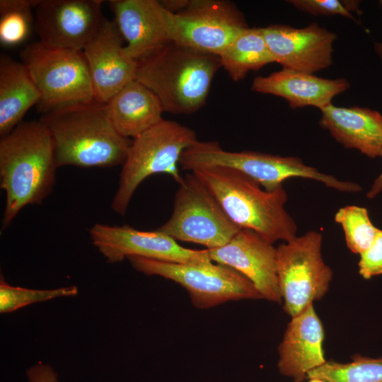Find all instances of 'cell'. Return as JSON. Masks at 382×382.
Returning <instances> with one entry per match:
<instances>
[{"instance_id":"1","label":"cell","mask_w":382,"mask_h":382,"mask_svg":"<svg viewBox=\"0 0 382 382\" xmlns=\"http://www.w3.org/2000/svg\"><path fill=\"white\" fill-rule=\"evenodd\" d=\"M56 161L51 134L39 120L19 123L0 139V187L6 193L1 230L29 204H41L55 185Z\"/></svg>"},{"instance_id":"2","label":"cell","mask_w":382,"mask_h":382,"mask_svg":"<svg viewBox=\"0 0 382 382\" xmlns=\"http://www.w3.org/2000/svg\"><path fill=\"white\" fill-rule=\"evenodd\" d=\"M58 168H111L123 165L132 139L120 134L106 103L97 101L42 115Z\"/></svg>"},{"instance_id":"3","label":"cell","mask_w":382,"mask_h":382,"mask_svg":"<svg viewBox=\"0 0 382 382\" xmlns=\"http://www.w3.org/2000/svg\"><path fill=\"white\" fill-rule=\"evenodd\" d=\"M228 218L240 228L254 231L270 243L296 237L297 226L284 208L283 185L272 190L233 168L214 166L194 170Z\"/></svg>"},{"instance_id":"4","label":"cell","mask_w":382,"mask_h":382,"mask_svg":"<svg viewBox=\"0 0 382 382\" xmlns=\"http://www.w3.org/2000/svg\"><path fill=\"white\" fill-rule=\"evenodd\" d=\"M220 67L219 56L170 42L138 62L136 80L155 93L164 112L189 115L205 104Z\"/></svg>"},{"instance_id":"5","label":"cell","mask_w":382,"mask_h":382,"mask_svg":"<svg viewBox=\"0 0 382 382\" xmlns=\"http://www.w3.org/2000/svg\"><path fill=\"white\" fill-rule=\"evenodd\" d=\"M179 165L183 170L221 166L238 170L259 183L265 190L272 191L291 178L312 179L327 187L345 192H357V183L342 181L320 172L303 163L299 157L281 156L252 151H228L216 141H199L183 153Z\"/></svg>"},{"instance_id":"6","label":"cell","mask_w":382,"mask_h":382,"mask_svg":"<svg viewBox=\"0 0 382 382\" xmlns=\"http://www.w3.org/2000/svg\"><path fill=\"white\" fill-rule=\"evenodd\" d=\"M197 141L192 129L164 119L133 139L112 201L113 211L124 215L137 188L150 175L166 173L179 184L180 157Z\"/></svg>"},{"instance_id":"7","label":"cell","mask_w":382,"mask_h":382,"mask_svg":"<svg viewBox=\"0 0 382 382\" xmlns=\"http://www.w3.org/2000/svg\"><path fill=\"white\" fill-rule=\"evenodd\" d=\"M20 58L40 93L36 108L42 115L96 101L83 51L49 47L36 41L21 51Z\"/></svg>"},{"instance_id":"8","label":"cell","mask_w":382,"mask_h":382,"mask_svg":"<svg viewBox=\"0 0 382 382\" xmlns=\"http://www.w3.org/2000/svg\"><path fill=\"white\" fill-rule=\"evenodd\" d=\"M127 259L139 272L160 276L181 285L198 308H209L229 301L263 299L254 284L239 272L212 261L179 263L139 256Z\"/></svg>"},{"instance_id":"9","label":"cell","mask_w":382,"mask_h":382,"mask_svg":"<svg viewBox=\"0 0 382 382\" xmlns=\"http://www.w3.org/2000/svg\"><path fill=\"white\" fill-rule=\"evenodd\" d=\"M241 229L192 172L183 177L175 195L173 213L157 228L176 241L200 244L208 250L225 245Z\"/></svg>"},{"instance_id":"10","label":"cell","mask_w":382,"mask_h":382,"mask_svg":"<svg viewBox=\"0 0 382 382\" xmlns=\"http://www.w3.org/2000/svg\"><path fill=\"white\" fill-rule=\"evenodd\" d=\"M323 236L309 231L277 248V270L284 309L293 317L328 291L332 277L324 262Z\"/></svg>"},{"instance_id":"11","label":"cell","mask_w":382,"mask_h":382,"mask_svg":"<svg viewBox=\"0 0 382 382\" xmlns=\"http://www.w3.org/2000/svg\"><path fill=\"white\" fill-rule=\"evenodd\" d=\"M243 13L232 3L221 0H189L174 13L172 42L219 56L248 28Z\"/></svg>"},{"instance_id":"12","label":"cell","mask_w":382,"mask_h":382,"mask_svg":"<svg viewBox=\"0 0 382 382\" xmlns=\"http://www.w3.org/2000/svg\"><path fill=\"white\" fill-rule=\"evenodd\" d=\"M88 232L93 245L109 263L122 262L129 256L179 263L212 261L207 249L184 248L157 229L146 231L127 225L96 224Z\"/></svg>"},{"instance_id":"13","label":"cell","mask_w":382,"mask_h":382,"mask_svg":"<svg viewBox=\"0 0 382 382\" xmlns=\"http://www.w3.org/2000/svg\"><path fill=\"white\" fill-rule=\"evenodd\" d=\"M102 0H40L33 29L39 42L57 49L83 51L105 17Z\"/></svg>"},{"instance_id":"14","label":"cell","mask_w":382,"mask_h":382,"mask_svg":"<svg viewBox=\"0 0 382 382\" xmlns=\"http://www.w3.org/2000/svg\"><path fill=\"white\" fill-rule=\"evenodd\" d=\"M110 8L127 45V53L139 62L172 42L174 13L155 0H112Z\"/></svg>"},{"instance_id":"15","label":"cell","mask_w":382,"mask_h":382,"mask_svg":"<svg viewBox=\"0 0 382 382\" xmlns=\"http://www.w3.org/2000/svg\"><path fill=\"white\" fill-rule=\"evenodd\" d=\"M124 39L114 21L105 18L98 32L86 45V58L95 100L107 103L136 79L138 62L125 51Z\"/></svg>"},{"instance_id":"16","label":"cell","mask_w":382,"mask_h":382,"mask_svg":"<svg viewBox=\"0 0 382 382\" xmlns=\"http://www.w3.org/2000/svg\"><path fill=\"white\" fill-rule=\"evenodd\" d=\"M212 262L230 267L248 279L263 299L281 303L277 248L254 231L241 228L225 245L208 250Z\"/></svg>"},{"instance_id":"17","label":"cell","mask_w":382,"mask_h":382,"mask_svg":"<svg viewBox=\"0 0 382 382\" xmlns=\"http://www.w3.org/2000/svg\"><path fill=\"white\" fill-rule=\"evenodd\" d=\"M261 30L275 62L284 69L313 74L332 64L337 37L316 23L303 28L270 25Z\"/></svg>"},{"instance_id":"18","label":"cell","mask_w":382,"mask_h":382,"mask_svg":"<svg viewBox=\"0 0 382 382\" xmlns=\"http://www.w3.org/2000/svg\"><path fill=\"white\" fill-rule=\"evenodd\" d=\"M324 329L313 303L291 317L279 352L277 367L279 373L294 382L308 379V374L323 365Z\"/></svg>"},{"instance_id":"19","label":"cell","mask_w":382,"mask_h":382,"mask_svg":"<svg viewBox=\"0 0 382 382\" xmlns=\"http://www.w3.org/2000/svg\"><path fill=\"white\" fill-rule=\"evenodd\" d=\"M349 86V81L343 78L328 79L283 68L268 76L255 77L251 89L257 93L282 97L294 109L314 106L321 110Z\"/></svg>"},{"instance_id":"20","label":"cell","mask_w":382,"mask_h":382,"mask_svg":"<svg viewBox=\"0 0 382 382\" xmlns=\"http://www.w3.org/2000/svg\"><path fill=\"white\" fill-rule=\"evenodd\" d=\"M320 111V125L344 146L370 158L382 157V115L379 112L332 103Z\"/></svg>"},{"instance_id":"21","label":"cell","mask_w":382,"mask_h":382,"mask_svg":"<svg viewBox=\"0 0 382 382\" xmlns=\"http://www.w3.org/2000/svg\"><path fill=\"white\" fill-rule=\"evenodd\" d=\"M106 105L114 127L126 138L134 139L163 120L164 110L158 97L136 79Z\"/></svg>"},{"instance_id":"22","label":"cell","mask_w":382,"mask_h":382,"mask_svg":"<svg viewBox=\"0 0 382 382\" xmlns=\"http://www.w3.org/2000/svg\"><path fill=\"white\" fill-rule=\"evenodd\" d=\"M40 93L26 66L6 53L0 54V136L11 132L27 111L37 104Z\"/></svg>"},{"instance_id":"23","label":"cell","mask_w":382,"mask_h":382,"mask_svg":"<svg viewBox=\"0 0 382 382\" xmlns=\"http://www.w3.org/2000/svg\"><path fill=\"white\" fill-rule=\"evenodd\" d=\"M219 57L221 66L234 81L244 79L251 71L275 62L261 28L243 30Z\"/></svg>"},{"instance_id":"24","label":"cell","mask_w":382,"mask_h":382,"mask_svg":"<svg viewBox=\"0 0 382 382\" xmlns=\"http://www.w3.org/2000/svg\"><path fill=\"white\" fill-rule=\"evenodd\" d=\"M310 378L326 382H382V357L356 354L347 363L327 361L308 374Z\"/></svg>"},{"instance_id":"25","label":"cell","mask_w":382,"mask_h":382,"mask_svg":"<svg viewBox=\"0 0 382 382\" xmlns=\"http://www.w3.org/2000/svg\"><path fill=\"white\" fill-rule=\"evenodd\" d=\"M38 0L0 1V42L13 47L25 41L34 26L33 11Z\"/></svg>"},{"instance_id":"26","label":"cell","mask_w":382,"mask_h":382,"mask_svg":"<svg viewBox=\"0 0 382 382\" xmlns=\"http://www.w3.org/2000/svg\"><path fill=\"white\" fill-rule=\"evenodd\" d=\"M335 221L342 227L346 244L355 254L367 250L379 231L371 221L368 210L362 207L349 205L339 209Z\"/></svg>"},{"instance_id":"27","label":"cell","mask_w":382,"mask_h":382,"mask_svg":"<svg viewBox=\"0 0 382 382\" xmlns=\"http://www.w3.org/2000/svg\"><path fill=\"white\" fill-rule=\"evenodd\" d=\"M79 290L76 286L53 289H34L12 286L1 276L0 313H8L28 305L56 298L75 296Z\"/></svg>"},{"instance_id":"28","label":"cell","mask_w":382,"mask_h":382,"mask_svg":"<svg viewBox=\"0 0 382 382\" xmlns=\"http://www.w3.org/2000/svg\"><path fill=\"white\" fill-rule=\"evenodd\" d=\"M297 9L315 16L340 15L348 18H355L351 11H356L359 1L338 0H291L288 1Z\"/></svg>"},{"instance_id":"29","label":"cell","mask_w":382,"mask_h":382,"mask_svg":"<svg viewBox=\"0 0 382 382\" xmlns=\"http://www.w3.org/2000/svg\"><path fill=\"white\" fill-rule=\"evenodd\" d=\"M359 255V273L364 279L382 274V230L379 229L371 246Z\"/></svg>"},{"instance_id":"30","label":"cell","mask_w":382,"mask_h":382,"mask_svg":"<svg viewBox=\"0 0 382 382\" xmlns=\"http://www.w3.org/2000/svg\"><path fill=\"white\" fill-rule=\"evenodd\" d=\"M26 376L29 382H58L53 368L40 361L27 369Z\"/></svg>"},{"instance_id":"31","label":"cell","mask_w":382,"mask_h":382,"mask_svg":"<svg viewBox=\"0 0 382 382\" xmlns=\"http://www.w3.org/2000/svg\"><path fill=\"white\" fill-rule=\"evenodd\" d=\"M189 0H166L162 1L163 6L172 13H178L183 10L188 4Z\"/></svg>"},{"instance_id":"32","label":"cell","mask_w":382,"mask_h":382,"mask_svg":"<svg viewBox=\"0 0 382 382\" xmlns=\"http://www.w3.org/2000/svg\"><path fill=\"white\" fill-rule=\"evenodd\" d=\"M382 191V173L374 180L370 190L366 193L368 198L372 199Z\"/></svg>"},{"instance_id":"33","label":"cell","mask_w":382,"mask_h":382,"mask_svg":"<svg viewBox=\"0 0 382 382\" xmlns=\"http://www.w3.org/2000/svg\"><path fill=\"white\" fill-rule=\"evenodd\" d=\"M381 2L382 3V1ZM374 49L376 54L382 59V42H376L374 45Z\"/></svg>"},{"instance_id":"34","label":"cell","mask_w":382,"mask_h":382,"mask_svg":"<svg viewBox=\"0 0 382 382\" xmlns=\"http://www.w3.org/2000/svg\"><path fill=\"white\" fill-rule=\"evenodd\" d=\"M308 382H326L319 378H310Z\"/></svg>"}]
</instances>
